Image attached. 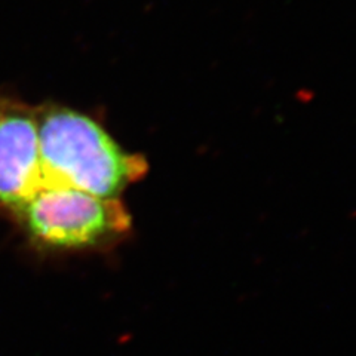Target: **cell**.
<instances>
[{"label": "cell", "instance_id": "cell-1", "mask_svg": "<svg viewBox=\"0 0 356 356\" xmlns=\"http://www.w3.org/2000/svg\"><path fill=\"white\" fill-rule=\"evenodd\" d=\"M42 184H63L99 197L119 193L146 175L140 154L122 150L106 129L61 106L36 108Z\"/></svg>", "mask_w": 356, "mask_h": 356}, {"label": "cell", "instance_id": "cell-2", "mask_svg": "<svg viewBox=\"0 0 356 356\" xmlns=\"http://www.w3.org/2000/svg\"><path fill=\"white\" fill-rule=\"evenodd\" d=\"M15 213L33 236L61 248L94 247L131 227L129 213L118 197L63 184H42Z\"/></svg>", "mask_w": 356, "mask_h": 356}, {"label": "cell", "instance_id": "cell-3", "mask_svg": "<svg viewBox=\"0 0 356 356\" xmlns=\"http://www.w3.org/2000/svg\"><path fill=\"white\" fill-rule=\"evenodd\" d=\"M36 108L0 99V204L17 211L42 186Z\"/></svg>", "mask_w": 356, "mask_h": 356}]
</instances>
